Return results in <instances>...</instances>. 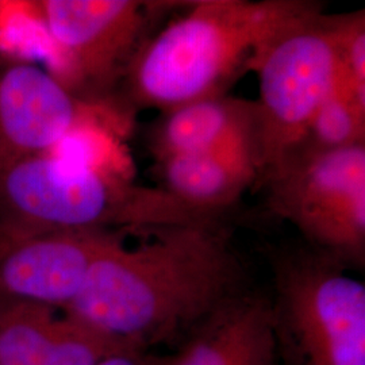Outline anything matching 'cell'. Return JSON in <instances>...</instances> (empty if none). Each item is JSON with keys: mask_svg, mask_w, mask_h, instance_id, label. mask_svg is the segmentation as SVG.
Returning <instances> with one entry per match:
<instances>
[{"mask_svg": "<svg viewBox=\"0 0 365 365\" xmlns=\"http://www.w3.org/2000/svg\"><path fill=\"white\" fill-rule=\"evenodd\" d=\"M56 309L0 303V365H41L58 327Z\"/></svg>", "mask_w": 365, "mask_h": 365, "instance_id": "obj_13", "label": "cell"}, {"mask_svg": "<svg viewBox=\"0 0 365 365\" xmlns=\"http://www.w3.org/2000/svg\"><path fill=\"white\" fill-rule=\"evenodd\" d=\"M262 179L268 206L310 248L345 267L365 257V144L330 152L297 149Z\"/></svg>", "mask_w": 365, "mask_h": 365, "instance_id": "obj_6", "label": "cell"}, {"mask_svg": "<svg viewBox=\"0 0 365 365\" xmlns=\"http://www.w3.org/2000/svg\"><path fill=\"white\" fill-rule=\"evenodd\" d=\"M319 6L304 0H197L146 39L122 84L134 108L161 113L226 95L288 22Z\"/></svg>", "mask_w": 365, "mask_h": 365, "instance_id": "obj_2", "label": "cell"}, {"mask_svg": "<svg viewBox=\"0 0 365 365\" xmlns=\"http://www.w3.org/2000/svg\"><path fill=\"white\" fill-rule=\"evenodd\" d=\"M163 188L192 209L222 215L259 180V164L248 157L182 155L157 161Z\"/></svg>", "mask_w": 365, "mask_h": 365, "instance_id": "obj_12", "label": "cell"}, {"mask_svg": "<svg viewBox=\"0 0 365 365\" xmlns=\"http://www.w3.org/2000/svg\"><path fill=\"white\" fill-rule=\"evenodd\" d=\"M157 161L182 155H248L260 163L257 105L218 95L163 111L149 135Z\"/></svg>", "mask_w": 365, "mask_h": 365, "instance_id": "obj_10", "label": "cell"}, {"mask_svg": "<svg viewBox=\"0 0 365 365\" xmlns=\"http://www.w3.org/2000/svg\"><path fill=\"white\" fill-rule=\"evenodd\" d=\"M361 144H365V105L357 101L339 76L334 90L317 110L297 149L330 152Z\"/></svg>", "mask_w": 365, "mask_h": 365, "instance_id": "obj_14", "label": "cell"}, {"mask_svg": "<svg viewBox=\"0 0 365 365\" xmlns=\"http://www.w3.org/2000/svg\"><path fill=\"white\" fill-rule=\"evenodd\" d=\"M274 334L280 364L365 365V286L315 249L274 262Z\"/></svg>", "mask_w": 365, "mask_h": 365, "instance_id": "obj_4", "label": "cell"}, {"mask_svg": "<svg viewBox=\"0 0 365 365\" xmlns=\"http://www.w3.org/2000/svg\"><path fill=\"white\" fill-rule=\"evenodd\" d=\"M249 71L259 80L260 178L303 141L319 106L341 76L330 15L322 7L282 27L257 53Z\"/></svg>", "mask_w": 365, "mask_h": 365, "instance_id": "obj_5", "label": "cell"}, {"mask_svg": "<svg viewBox=\"0 0 365 365\" xmlns=\"http://www.w3.org/2000/svg\"><path fill=\"white\" fill-rule=\"evenodd\" d=\"M170 365H280L271 299L241 291L191 331Z\"/></svg>", "mask_w": 365, "mask_h": 365, "instance_id": "obj_11", "label": "cell"}, {"mask_svg": "<svg viewBox=\"0 0 365 365\" xmlns=\"http://www.w3.org/2000/svg\"><path fill=\"white\" fill-rule=\"evenodd\" d=\"M119 232H46L0 223V303L66 309Z\"/></svg>", "mask_w": 365, "mask_h": 365, "instance_id": "obj_9", "label": "cell"}, {"mask_svg": "<svg viewBox=\"0 0 365 365\" xmlns=\"http://www.w3.org/2000/svg\"><path fill=\"white\" fill-rule=\"evenodd\" d=\"M140 245L115 241L92 264L66 309L131 348L148 351L192 331L242 291V268L220 223L150 230Z\"/></svg>", "mask_w": 365, "mask_h": 365, "instance_id": "obj_1", "label": "cell"}, {"mask_svg": "<svg viewBox=\"0 0 365 365\" xmlns=\"http://www.w3.org/2000/svg\"><path fill=\"white\" fill-rule=\"evenodd\" d=\"M342 80L365 105V13L330 15Z\"/></svg>", "mask_w": 365, "mask_h": 365, "instance_id": "obj_16", "label": "cell"}, {"mask_svg": "<svg viewBox=\"0 0 365 365\" xmlns=\"http://www.w3.org/2000/svg\"><path fill=\"white\" fill-rule=\"evenodd\" d=\"M221 215L182 205L161 188L138 185L123 172L60 150L0 168V223L46 232L143 233Z\"/></svg>", "mask_w": 365, "mask_h": 365, "instance_id": "obj_3", "label": "cell"}, {"mask_svg": "<svg viewBox=\"0 0 365 365\" xmlns=\"http://www.w3.org/2000/svg\"><path fill=\"white\" fill-rule=\"evenodd\" d=\"M96 365H170V357L155 356L148 351L125 349L107 356Z\"/></svg>", "mask_w": 365, "mask_h": 365, "instance_id": "obj_17", "label": "cell"}, {"mask_svg": "<svg viewBox=\"0 0 365 365\" xmlns=\"http://www.w3.org/2000/svg\"><path fill=\"white\" fill-rule=\"evenodd\" d=\"M175 1L39 0L27 6L63 68L60 81L88 102L110 103L155 18Z\"/></svg>", "mask_w": 365, "mask_h": 365, "instance_id": "obj_7", "label": "cell"}, {"mask_svg": "<svg viewBox=\"0 0 365 365\" xmlns=\"http://www.w3.org/2000/svg\"><path fill=\"white\" fill-rule=\"evenodd\" d=\"M118 113L81 99L51 71L0 48V168L57 150L80 131L108 130Z\"/></svg>", "mask_w": 365, "mask_h": 365, "instance_id": "obj_8", "label": "cell"}, {"mask_svg": "<svg viewBox=\"0 0 365 365\" xmlns=\"http://www.w3.org/2000/svg\"><path fill=\"white\" fill-rule=\"evenodd\" d=\"M125 349L135 348L64 314L41 365H96L107 356Z\"/></svg>", "mask_w": 365, "mask_h": 365, "instance_id": "obj_15", "label": "cell"}]
</instances>
